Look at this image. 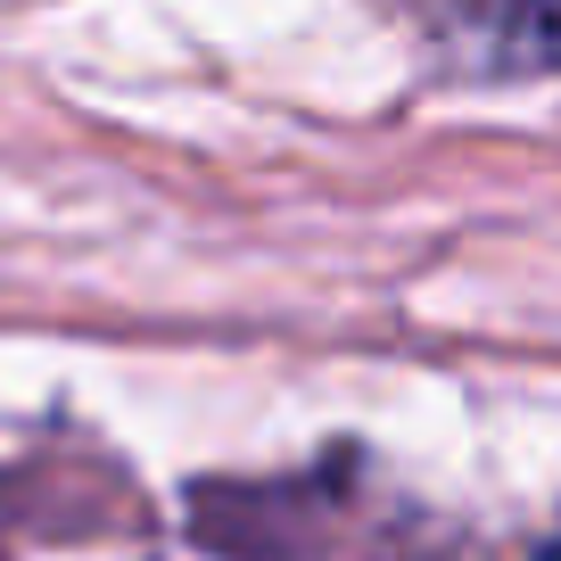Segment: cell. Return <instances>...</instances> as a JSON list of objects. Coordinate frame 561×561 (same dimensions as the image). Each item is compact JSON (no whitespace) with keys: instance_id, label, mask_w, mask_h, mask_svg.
Here are the masks:
<instances>
[{"instance_id":"obj_2","label":"cell","mask_w":561,"mask_h":561,"mask_svg":"<svg viewBox=\"0 0 561 561\" xmlns=\"http://www.w3.org/2000/svg\"><path fill=\"white\" fill-rule=\"evenodd\" d=\"M446 34L495 75H561V0H462Z\"/></svg>"},{"instance_id":"obj_3","label":"cell","mask_w":561,"mask_h":561,"mask_svg":"<svg viewBox=\"0 0 561 561\" xmlns=\"http://www.w3.org/2000/svg\"><path fill=\"white\" fill-rule=\"evenodd\" d=\"M545 561H561V545H545Z\"/></svg>"},{"instance_id":"obj_1","label":"cell","mask_w":561,"mask_h":561,"mask_svg":"<svg viewBox=\"0 0 561 561\" xmlns=\"http://www.w3.org/2000/svg\"><path fill=\"white\" fill-rule=\"evenodd\" d=\"M191 537L224 561H446V537L364 455H331L289 479H207L191 495Z\"/></svg>"}]
</instances>
